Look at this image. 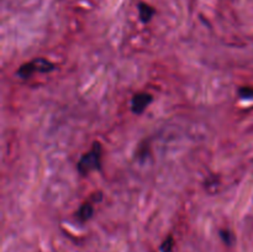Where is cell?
I'll return each instance as SVG.
<instances>
[{"instance_id": "2", "label": "cell", "mask_w": 253, "mask_h": 252, "mask_svg": "<svg viewBox=\"0 0 253 252\" xmlns=\"http://www.w3.org/2000/svg\"><path fill=\"white\" fill-rule=\"evenodd\" d=\"M52 63L48 62L44 58H39L35 59V61L30 62V63L24 64L21 68L19 69V76L21 78H27L31 74H34L35 72H48L52 69Z\"/></svg>"}, {"instance_id": "4", "label": "cell", "mask_w": 253, "mask_h": 252, "mask_svg": "<svg viewBox=\"0 0 253 252\" xmlns=\"http://www.w3.org/2000/svg\"><path fill=\"white\" fill-rule=\"evenodd\" d=\"M155 14V9L147 4H140V17L143 22L150 21Z\"/></svg>"}, {"instance_id": "5", "label": "cell", "mask_w": 253, "mask_h": 252, "mask_svg": "<svg viewBox=\"0 0 253 252\" xmlns=\"http://www.w3.org/2000/svg\"><path fill=\"white\" fill-rule=\"evenodd\" d=\"M91 215H93V205H91L90 203H85L84 205H82L78 215L79 219H81L82 221H86V220L90 219Z\"/></svg>"}, {"instance_id": "3", "label": "cell", "mask_w": 253, "mask_h": 252, "mask_svg": "<svg viewBox=\"0 0 253 252\" xmlns=\"http://www.w3.org/2000/svg\"><path fill=\"white\" fill-rule=\"evenodd\" d=\"M152 101V95L148 93H138L132 99V111L135 114H141L148 104Z\"/></svg>"}, {"instance_id": "6", "label": "cell", "mask_w": 253, "mask_h": 252, "mask_svg": "<svg viewBox=\"0 0 253 252\" xmlns=\"http://www.w3.org/2000/svg\"><path fill=\"white\" fill-rule=\"evenodd\" d=\"M173 244H174V242H173V237L169 236L165 242H163V245L161 246V249H162L163 252H170V250H172V247H173Z\"/></svg>"}, {"instance_id": "7", "label": "cell", "mask_w": 253, "mask_h": 252, "mask_svg": "<svg viewBox=\"0 0 253 252\" xmlns=\"http://www.w3.org/2000/svg\"><path fill=\"white\" fill-rule=\"evenodd\" d=\"M240 95L242 98H253V88H251V86H245V88L240 89Z\"/></svg>"}, {"instance_id": "1", "label": "cell", "mask_w": 253, "mask_h": 252, "mask_svg": "<svg viewBox=\"0 0 253 252\" xmlns=\"http://www.w3.org/2000/svg\"><path fill=\"white\" fill-rule=\"evenodd\" d=\"M100 160H101V147L100 143H95L94 147L91 148L90 152L85 153L82 157V160L78 163V169L82 174H86V173L91 172V170L96 169L100 167Z\"/></svg>"}]
</instances>
